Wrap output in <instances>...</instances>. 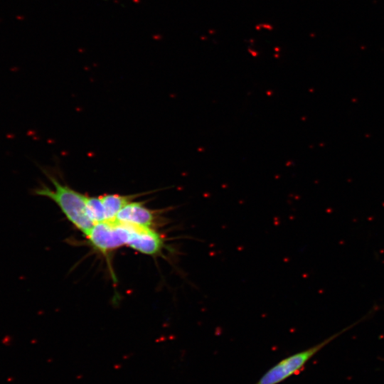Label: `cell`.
Here are the masks:
<instances>
[{"label": "cell", "mask_w": 384, "mask_h": 384, "mask_svg": "<svg viewBox=\"0 0 384 384\" xmlns=\"http://www.w3.org/2000/svg\"><path fill=\"white\" fill-rule=\"evenodd\" d=\"M139 195L124 196L117 193L100 196L106 216V220H114L118 213L133 198Z\"/></svg>", "instance_id": "6"}, {"label": "cell", "mask_w": 384, "mask_h": 384, "mask_svg": "<svg viewBox=\"0 0 384 384\" xmlns=\"http://www.w3.org/2000/svg\"><path fill=\"white\" fill-rule=\"evenodd\" d=\"M86 212L94 224L106 220L105 208L100 196L92 197L85 195Z\"/></svg>", "instance_id": "7"}, {"label": "cell", "mask_w": 384, "mask_h": 384, "mask_svg": "<svg viewBox=\"0 0 384 384\" xmlns=\"http://www.w3.org/2000/svg\"><path fill=\"white\" fill-rule=\"evenodd\" d=\"M154 212L140 202L127 203L118 213L115 220L144 228H151L155 221Z\"/></svg>", "instance_id": "5"}, {"label": "cell", "mask_w": 384, "mask_h": 384, "mask_svg": "<svg viewBox=\"0 0 384 384\" xmlns=\"http://www.w3.org/2000/svg\"><path fill=\"white\" fill-rule=\"evenodd\" d=\"M43 171L51 182L53 188L41 183L40 186L32 190V193L54 201L67 219L86 235L95 224L86 212L85 195L60 183L48 171Z\"/></svg>", "instance_id": "1"}, {"label": "cell", "mask_w": 384, "mask_h": 384, "mask_svg": "<svg viewBox=\"0 0 384 384\" xmlns=\"http://www.w3.org/2000/svg\"><path fill=\"white\" fill-rule=\"evenodd\" d=\"M127 245L141 253L154 255L162 250L164 240L151 228L134 225Z\"/></svg>", "instance_id": "4"}, {"label": "cell", "mask_w": 384, "mask_h": 384, "mask_svg": "<svg viewBox=\"0 0 384 384\" xmlns=\"http://www.w3.org/2000/svg\"><path fill=\"white\" fill-rule=\"evenodd\" d=\"M365 318H362L311 347L282 359L266 371L255 384H279L293 375L297 374L304 368L307 362L327 344L361 322Z\"/></svg>", "instance_id": "2"}, {"label": "cell", "mask_w": 384, "mask_h": 384, "mask_svg": "<svg viewBox=\"0 0 384 384\" xmlns=\"http://www.w3.org/2000/svg\"><path fill=\"white\" fill-rule=\"evenodd\" d=\"M134 225L105 220L94 225L86 235L93 248L103 254L127 245Z\"/></svg>", "instance_id": "3"}]
</instances>
